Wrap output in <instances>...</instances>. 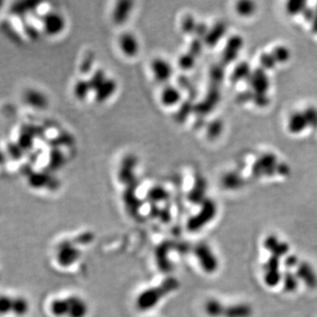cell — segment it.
Returning a JSON list of instances; mask_svg holds the SVG:
<instances>
[{"label":"cell","mask_w":317,"mask_h":317,"mask_svg":"<svg viewBox=\"0 0 317 317\" xmlns=\"http://www.w3.org/2000/svg\"><path fill=\"white\" fill-rule=\"evenodd\" d=\"M223 183L227 188H234L240 185V181L235 175H227L224 178Z\"/></svg>","instance_id":"f1b7e54d"},{"label":"cell","mask_w":317,"mask_h":317,"mask_svg":"<svg viewBox=\"0 0 317 317\" xmlns=\"http://www.w3.org/2000/svg\"><path fill=\"white\" fill-rule=\"evenodd\" d=\"M222 129V125L219 121H215V122H212L208 127L207 130V133H208V136L210 138H215L220 134V131Z\"/></svg>","instance_id":"83f0119b"},{"label":"cell","mask_w":317,"mask_h":317,"mask_svg":"<svg viewBox=\"0 0 317 317\" xmlns=\"http://www.w3.org/2000/svg\"><path fill=\"white\" fill-rule=\"evenodd\" d=\"M202 50V43L199 41V39H195L191 42V45H189V50L188 53H191L193 56H199L200 52Z\"/></svg>","instance_id":"f546056e"},{"label":"cell","mask_w":317,"mask_h":317,"mask_svg":"<svg viewBox=\"0 0 317 317\" xmlns=\"http://www.w3.org/2000/svg\"><path fill=\"white\" fill-rule=\"evenodd\" d=\"M181 101V91L174 86H166L160 94V102L167 108L179 104Z\"/></svg>","instance_id":"5bb4252c"},{"label":"cell","mask_w":317,"mask_h":317,"mask_svg":"<svg viewBox=\"0 0 317 317\" xmlns=\"http://www.w3.org/2000/svg\"><path fill=\"white\" fill-rule=\"evenodd\" d=\"M284 264H285V266H286V268L289 269L296 267L300 263H299V258H297L296 256L289 255L288 257H286L285 261H284Z\"/></svg>","instance_id":"4dcf8cb0"},{"label":"cell","mask_w":317,"mask_h":317,"mask_svg":"<svg viewBox=\"0 0 317 317\" xmlns=\"http://www.w3.org/2000/svg\"><path fill=\"white\" fill-rule=\"evenodd\" d=\"M197 23H196L195 19L192 17V15H186L184 18H182V21L181 22V31L184 34H192L196 31L197 28Z\"/></svg>","instance_id":"484cf974"},{"label":"cell","mask_w":317,"mask_h":317,"mask_svg":"<svg viewBox=\"0 0 317 317\" xmlns=\"http://www.w3.org/2000/svg\"><path fill=\"white\" fill-rule=\"evenodd\" d=\"M296 275L298 279L311 289L317 287V274L312 265L307 262H301L297 266Z\"/></svg>","instance_id":"30bf717a"},{"label":"cell","mask_w":317,"mask_h":317,"mask_svg":"<svg viewBox=\"0 0 317 317\" xmlns=\"http://www.w3.org/2000/svg\"><path fill=\"white\" fill-rule=\"evenodd\" d=\"M178 282L175 279H169L167 281H164L163 284L154 288L145 291L144 293H140V296L137 300V305L140 309L146 310L151 307L157 305L158 302L161 299H163L167 293L173 292L177 288Z\"/></svg>","instance_id":"7a4b0ae2"},{"label":"cell","mask_w":317,"mask_h":317,"mask_svg":"<svg viewBox=\"0 0 317 317\" xmlns=\"http://www.w3.org/2000/svg\"><path fill=\"white\" fill-rule=\"evenodd\" d=\"M225 31V27L223 24H217L214 26L212 30L207 32L206 36H205V42L206 44L209 46H214L216 44L217 42L221 38V36L223 35Z\"/></svg>","instance_id":"ffe728a7"},{"label":"cell","mask_w":317,"mask_h":317,"mask_svg":"<svg viewBox=\"0 0 317 317\" xmlns=\"http://www.w3.org/2000/svg\"><path fill=\"white\" fill-rule=\"evenodd\" d=\"M206 314L212 317H250L253 308L246 303L224 305L220 300L210 299L205 305Z\"/></svg>","instance_id":"6da1fadb"},{"label":"cell","mask_w":317,"mask_h":317,"mask_svg":"<svg viewBox=\"0 0 317 317\" xmlns=\"http://www.w3.org/2000/svg\"><path fill=\"white\" fill-rule=\"evenodd\" d=\"M151 70L154 74V79L161 83L167 82L173 75L172 66L167 61L160 57L154 58L152 61Z\"/></svg>","instance_id":"8992f818"},{"label":"cell","mask_w":317,"mask_h":317,"mask_svg":"<svg viewBox=\"0 0 317 317\" xmlns=\"http://www.w3.org/2000/svg\"><path fill=\"white\" fill-rule=\"evenodd\" d=\"M65 162V156L61 151L54 149L49 155V166L53 169H56L63 166Z\"/></svg>","instance_id":"d4e9b609"},{"label":"cell","mask_w":317,"mask_h":317,"mask_svg":"<svg viewBox=\"0 0 317 317\" xmlns=\"http://www.w3.org/2000/svg\"><path fill=\"white\" fill-rule=\"evenodd\" d=\"M148 197L153 200H157V201L164 200L167 199V192L163 188L156 186V187L150 188V191L148 192Z\"/></svg>","instance_id":"4316f807"},{"label":"cell","mask_w":317,"mask_h":317,"mask_svg":"<svg viewBox=\"0 0 317 317\" xmlns=\"http://www.w3.org/2000/svg\"><path fill=\"white\" fill-rule=\"evenodd\" d=\"M80 255V250L74 245H72L70 242H63L58 248L57 259L63 266H69L77 261Z\"/></svg>","instance_id":"8fae6325"},{"label":"cell","mask_w":317,"mask_h":317,"mask_svg":"<svg viewBox=\"0 0 317 317\" xmlns=\"http://www.w3.org/2000/svg\"><path fill=\"white\" fill-rule=\"evenodd\" d=\"M67 317H87L89 308L87 302L77 295L67 297Z\"/></svg>","instance_id":"ba28073f"},{"label":"cell","mask_w":317,"mask_h":317,"mask_svg":"<svg viewBox=\"0 0 317 317\" xmlns=\"http://www.w3.org/2000/svg\"><path fill=\"white\" fill-rule=\"evenodd\" d=\"M133 3L132 1H119L115 5L113 11L112 18L114 23L122 25L128 20L131 12L133 10Z\"/></svg>","instance_id":"9a60e30c"},{"label":"cell","mask_w":317,"mask_h":317,"mask_svg":"<svg viewBox=\"0 0 317 317\" xmlns=\"http://www.w3.org/2000/svg\"><path fill=\"white\" fill-rule=\"evenodd\" d=\"M299 280L296 274H293V272H285L282 274L283 286L284 289L287 293H293L296 291L298 286H299Z\"/></svg>","instance_id":"d6986e66"},{"label":"cell","mask_w":317,"mask_h":317,"mask_svg":"<svg viewBox=\"0 0 317 317\" xmlns=\"http://www.w3.org/2000/svg\"><path fill=\"white\" fill-rule=\"evenodd\" d=\"M206 181L202 177H198L196 179L195 184L192 188V191L188 193V198L192 202L203 203L205 194H206Z\"/></svg>","instance_id":"ac0fdd59"},{"label":"cell","mask_w":317,"mask_h":317,"mask_svg":"<svg viewBox=\"0 0 317 317\" xmlns=\"http://www.w3.org/2000/svg\"><path fill=\"white\" fill-rule=\"evenodd\" d=\"M90 91H92V89L88 81L83 80H79L74 87V96L80 101H84L90 93Z\"/></svg>","instance_id":"44dd1931"},{"label":"cell","mask_w":317,"mask_h":317,"mask_svg":"<svg viewBox=\"0 0 317 317\" xmlns=\"http://www.w3.org/2000/svg\"><path fill=\"white\" fill-rule=\"evenodd\" d=\"M196 57L191 53H186L181 55L178 59V66L181 70L188 71L192 69L195 66Z\"/></svg>","instance_id":"cb8c5ba5"},{"label":"cell","mask_w":317,"mask_h":317,"mask_svg":"<svg viewBox=\"0 0 317 317\" xmlns=\"http://www.w3.org/2000/svg\"><path fill=\"white\" fill-rule=\"evenodd\" d=\"M279 258L272 256L265 265V282L270 287L278 286L282 280Z\"/></svg>","instance_id":"5b68a950"},{"label":"cell","mask_w":317,"mask_h":317,"mask_svg":"<svg viewBox=\"0 0 317 317\" xmlns=\"http://www.w3.org/2000/svg\"><path fill=\"white\" fill-rule=\"evenodd\" d=\"M216 205L212 200L206 199L202 203L200 212L188 221V229L192 231L200 230L206 224L209 223L213 220L216 215Z\"/></svg>","instance_id":"277c9868"},{"label":"cell","mask_w":317,"mask_h":317,"mask_svg":"<svg viewBox=\"0 0 317 317\" xmlns=\"http://www.w3.org/2000/svg\"><path fill=\"white\" fill-rule=\"evenodd\" d=\"M42 25L48 35H56L65 29L66 21L61 14L49 13L42 19Z\"/></svg>","instance_id":"52a82bcc"},{"label":"cell","mask_w":317,"mask_h":317,"mask_svg":"<svg viewBox=\"0 0 317 317\" xmlns=\"http://www.w3.org/2000/svg\"><path fill=\"white\" fill-rule=\"evenodd\" d=\"M47 175L44 174H35V176L33 177V184L34 186H43L47 182Z\"/></svg>","instance_id":"1f68e13d"},{"label":"cell","mask_w":317,"mask_h":317,"mask_svg":"<svg viewBox=\"0 0 317 317\" xmlns=\"http://www.w3.org/2000/svg\"><path fill=\"white\" fill-rule=\"evenodd\" d=\"M116 88H117V84L115 82V80L107 79L104 83L95 91V101L99 103L104 102L115 94Z\"/></svg>","instance_id":"e0dca14e"},{"label":"cell","mask_w":317,"mask_h":317,"mask_svg":"<svg viewBox=\"0 0 317 317\" xmlns=\"http://www.w3.org/2000/svg\"><path fill=\"white\" fill-rule=\"evenodd\" d=\"M138 160L133 155H128L122 160L121 168L119 169L118 178L122 182H125L128 184H135L133 181L134 177V168L136 167Z\"/></svg>","instance_id":"7c38bea8"},{"label":"cell","mask_w":317,"mask_h":317,"mask_svg":"<svg viewBox=\"0 0 317 317\" xmlns=\"http://www.w3.org/2000/svg\"><path fill=\"white\" fill-rule=\"evenodd\" d=\"M192 110H194V106H192V103L189 101H184L181 105V107L179 108L177 112L175 113V116H174L175 121L180 122H184Z\"/></svg>","instance_id":"7402d4cb"},{"label":"cell","mask_w":317,"mask_h":317,"mask_svg":"<svg viewBox=\"0 0 317 317\" xmlns=\"http://www.w3.org/2000/svg\"><path fill=\"white\" fill-rule=\"evenodd\" d=\"M25 101L30 107L37 109H44L48 107L49 101L44 94L40 91L30 89L26 92Z\"/></svg>","instance_id":"2e32d148"},{"label":"cell","mask_w":317,"mask_h":317,"mask_svg":"<svg viewBox=\"0 0 317 317\" xmlns=\"http://www.w3.org/2000/svg\"><path fill=\"white\" fill-rule=\"evenodd\" d=\"M93 66V56H88L84 59L80 67V70L82 74H87L89 70L91 69V67Z\"/></svg>","instance_id":"d6a6232c"},{"label":"cell","mask_w":317,"mask_h":317,"mask_svg":"<svg viewBox=\"0 0 317 317\" xmlns=\"http://www.w3.org/2000/svg\"><path fill=\"white\" fill-rule=\"evenodd\" d=\"M194 255L203 270L207 273L216 272L219 267V261L216 255L208 244L200 242L195 247Z\"/></svg>","instance_id":"3957f363"},{"label":"cell","mask_w":317,"mask_h":317,"mask_svg":"<svg viewBox=\"0 0 317 317\" xmlns=\"http://www.w3.org/2000/svg\"><path fill=\"white\" fill-rule=\"evenodd\" d=\"M106 80H107V78H106L104 71L97 70L92 75V77H91L90 80H88V82L90 85L91 89L95 92L99 87H101L102 84L104 83Z\"/></svg>","instance_id":"603a6c76"},{"label":"cell","mask_w":317,"mask_h":317,"mask_svg":"<svg viewBox=\"0 0 317 317\" xmlns=\"http://www.w3.org/2000/svg\"><path fill=\"white\" fill-rule=\"evenodd\" d=\"M265 248L272 254V256L281 258L286 256L289 251V246L285 241H281L276 235L271 234L266 237L264 242Z\"/></svg>","instance_id":"4fadbf2b"},{"label":"cell","mask_w":317,"mask_h":317,"mask_svg":"<svg viewBox=\"0 0 317 317\" xmlns=\"http://www.w3.org/2000/svg\"><path fill=\"white\" fill-rule=\"evenodd\" d=\"M120 49L125 56L134 57L140 52V43L135 35L125 32L120 35L118 40Z\"/></svg>","instance_id":"9c48e42d"}]
</instances>
